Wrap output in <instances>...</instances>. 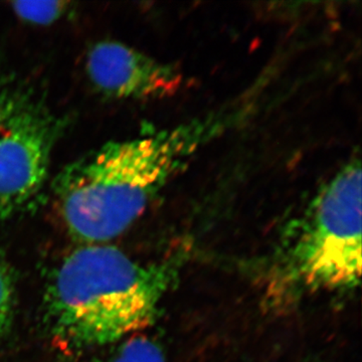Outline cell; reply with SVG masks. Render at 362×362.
<instances>
[{
	"label": "cell",
	"mask_w": 362,
	"mask_h": 362,
	"mask_svg": "<svg viewBox=\"0 0 362 362\" xmlns=\"http://www.w3.org/2000/svg\"><path fill=\"white\" fill-rule=\"evenodd\" d=\"M139 263L110 245H83L54 272L45 314L54 337L73 347L125 339L153 320L177 263Z\"/></svg>",
	"instance_id": "cell-2"
},
{
	"label": "cell",
	"mask_w": 362,
	"mask_h": 362,
	"mask_svg": "<svg viewBox=\"0 0 362 362\" xmlns=\"http://www.w3.org/2000/svg\"><path fill=\"white\" fill-rule=\"evenodd\" d=\"M104 362H165L160 345L145 335L126 337Z\"/></svg>",
	"instance_id": "cell-6"
},
{
	"label": "cell",
	"mask_w": 362,
	"mask_h": 362,
	"mask_svg": "<svg viewBox=\"0 0 362 362\" xmlns=\"http://www.w3.org/2000/svg\"><path fill=\"white\" fill-rule=\"evenodd\" d=\"M293 272L314 290L352 289L361 274V164L352 158L317 192L292 249Z\"/></svg>",
	"instance_id": "cell-3"
},
{
	"label": "cell",
	"mask_w": 362,
	"mask_h": 362,
	"mask_svg": "<svg viewBox=\"0 0 362 362\" xmlns=\"http://www.w3.org/2000/svg\"><path fill=\"white\" fill-rule=\"evenodd\" d=\"M86 70L94 87L114 99L153 100L173 96L183 80L175 66L112 40L97 42L90 47Z\"/></svg>",
	"instance_id": "cell-5"
},
{
	"label": "cell",
	"mask_w": 362,
	"mask_h": 362,
	"mask_svg": "<svg viewBox=\"0 0 362 362\" xmlns=\"http://www.w3.org/2000/svg\"><path fill=\"white\" fill-rule=\"evenodd\" d=\"M246 113L244 106L225 108L169 129L107 143L69 164L54 180V192L71 237L98 245L122 235L169 181Z\"/></svg>",
	"instance_id": "cell-1"
},
{
	"label": "cell",
	"mask_w": 362,
	"mask_h": 362,
	"mask_svg": "<svg viewBox=\"0 0 362 362\" xmlns=\"http://www.w3.org/2000/svg\"><path fill=\"white\" fill-rule=\"evenodd\" d=\"M66 123L33 85L0 78V220L39 202Z\"/></svg>",
	"instance_id": "cell-4"
},
{
	"label": "cell",
	"mask_w": 362,
	"mask_h": 362,
	"mask_svg": "<svg viewBox=\"0 0 362 362\" xmlns=\"http://www.w3.org/2000/svg\"><path fill=\"white\" fill-rule=\"evenodd\" d=\"M14 281L6 257L0 251V337L11 329L13 323Z\"/></svg>",
	"instance_id": "cell-8"
},
{
	"label": "cell",
	"mask_w": 362,
	"mask_h": 362,
	"mask_svg": "<svg viewBox=\"0 0 362 362\" xmlns=\"http://www.w3.org/2000/svg\"><path fill=\"white\" fill-rule=\"evenodd\" d=\"M68 4L65 1H16L11 6L16 16L26 23L47 25L66 13Z\"/></svg>",
	"instance_id": "cell-7"
}]
</instances>
